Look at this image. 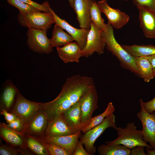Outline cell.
I'll return each mask as SVG.
<instances>
[{"mask_svg": "<svg viewBox=\"0 0 155 155\" xmlns=\"http://www.w3.org/2000/svg\"><path fill=\"white\" fill-rule=\"evenodd\" d=\"M94 85L90 77L77 74L67 78L58 96L51 101L42 102L40 110L45 113L48 121L51 120L78 102L83 92Z\"/></svg>", "mask_w": 155, "mask_h": 155, "instance_id": "1", "label": "cell"}, {"mask_svg": "<svg viewBox=\"0 0 155 155\" xmlns=\"http://www.w3.org/2000/svg\"><path fill=\"white\" fill-rule=\"evenodd\" d=\"M101 36L106 49L118 59L122 67L140 77L134 57L128 53L117 42L114 36L113 27L108 23L102 30Z\"/></svg>", "mask_w": 155, "mask_h": 155, "instance_id": "2", "label": "cell"}, {"mask_svg": "<svg viewBox=\"0 0 155 155\" xmlns=\"http://www.w3.org/2000/svg\"><path fill=\"white\" fill-rule=\"evenodd\" d=\"M134 123H128L124 128L116 127L118 135L115 140L105 142L106 144H121L131 149L138 146H142L151 149L150 145L146 143L143 139L142 130H138Z\"/></svg>", "mask_w": 155, "mask_h": 155, "instance_id": "3", "label": "cell"}, {"mask_svg": "<svg viewBox=\"0 0 155 155\" xmlns=\"http://www.w3.org/2000/svg\"><path fill=\"white\" fill-rule=\"evenodd\" d=\"M17 18L22 26L28 28L47 30L55 23V19L51 12L37 11L27 14L19 13Z\"/></svg>", "mask_w": 155, "mask_h": 155, "instance_id": "4", "label": "cell"}, {"mask_svg": "<svg viewBox=\"0 0 155 155\" xmlns=\"http://www.w3.org/2000/svg\"><path fill=\"white\" fill-rule=\"evenodd\" d=\"M98 96L95 85L87 89L82 95L78 102L81 110L83 129L88 125L92 114L98 108Z\"/></svg>", "mask_w": 155, "mask_h": 155, "instance_id": "5", "label": "cell"}, {"mask_svg": "<svg viewBox=\"0 0 155 155\" xmlns=\"http://www.w3.org/2000/svg\"><path fill=\"white\" fill-rule=\"evenodd\" d=\"M42 103L27 99L18 90L15 103L11 113L22 120L25 125L40 110Z\"/></svg>", "mask_w": 155, "mask_h": 155, "instance_id": "6", "label": "cell"}, {"mask_svg": "<svg viewBox=\"0 0 155 155\" xmlns=\"http://www.w3.org/2000/svg\"><path fill=\"white\" fill-rule=\"evenodd\" d=\"M47 30L28 28L26 32L27 43L33 51L40 54H48L53 51Z\"/></svg>", "mask_w": 155, "mask_h": 155, "instance_id": "7", "label": "cell"}, {"mask_svg": "<svg viewBox=\"0 0 155 155\" xmlns=\"http://www.w3.org/2000/svg\"><path fill=\"white\" fill-rule=\"evenodd\" d=\"M116 127L115 116L111 114L106 117L101 123L84 133L80 141L84 145L86 150L91 155H93L96 150L94 144L97 139L107 128L115 129Z\"/></svg>", "mask_w": 155, "mask_h": 155, "instance_id": "8", "label": "cell"}, {"mask_svg": "<svg viewBox=\"0 0 155 155\" xmlns=\"http://www.w3.org/2000/svg\"><path fill=\"white\" fill-rule=\"evenodd\" d=\"M142 98L139 100L141 109L137 114L142 125V130L144 142H149L151 149L155 150V111L149 113L143 105Z\"/></svg>", "mask_w": 155, "mask_h": 155, "instance_id": "9", "label": "cell"}, {"mask_svg": "<svg viewBox=\"0 0 155 155\" xmlns=\"http://www.w3.org/2000/svg\"><path fill=\"white\" fill-rule=\"evenodd\" d=\"M101 31L91 22L86 45L82 51V57H88L95 52L99 55L104 53L106 44L102 37Z\"/></svg>", "mask_w": 155, "mask_h": 155, "instance_id": "10", "label": "cell"}, {"mask_svg": "<svg viewBox=\"0 0 155 155\" xmlns=\"http://www.w3.org/2000/svg\"><path fill=\"white\" fill-rule=\"evenodd\" d=\"M97 4L102 13L106 17L108 22L113 27L117 29H120L128 22L129 16L119 9L111 7L106 0L99 1Z\"/></svg>", "mask_w": 155, "mask_h": 155, "instance_id": "11", "label": "cell"}, {"mask_svg": "<svg viewBox=\"0 0 155 155\" xmlns=\"http://www.w3.org/2000/svg\"><path fill=\"white\" fill-rule=\"evenodd\" d=\"M51 12L54 18L55 24L60 26L66 30L72 37L74 41L78 44L82 51L86 45L87 36L90 29L75 28L70 25L64 19L59 17L52 9Z\"/></svg>", "mask_w": 155, "mask_h": 155, "instance_id": "12", "label": "cell"}, {"mask_svg": "<svg viewBox=\"0 0 155 155\" xmlns=\"http://www.w3.org/2000/svg\"><path fill=\"white\" fill-rule=\"evenodd\" d=\"M81 131L71 135L57 136L38 135L34 137L38 140L57 144L70 152L73 155L76 146L79 141Z\"/></svg>", "mask_w": 155, "mask_h": 155, "instance_id": "13", "label": "cell"}, {"mask_svg": "<svg viewBox=\"0 0 155 155\" xmlns=\"http://www.w3.org/2000/svg\"><path fill=\"white\" fill-rule=\"evenodd\" d=\"M48 122L46 114L43 111L40 110L25 125L23 130L19 134L23 136L28 134L43 135Z\"/></svg>", "mask_w": 155, "mask_h": 155, "instance_id": "14", "label": "cell"}, {"mask_svg": "<svg viewBox=\"0 0 155 155\" xmlns=\"http://www.w3.org/2000/svg\"><path fill=\"white\" fill-rule=\"evenodd\" d=\"M140 27L146 38H155V11L139 6Z\"/></svg>", "mask_w": 155, "mask_h": 155, "instance_id": "15", "label": "cell"}, {"mask_svg": "<svg viewBox=\"0 0 155 155\" xmlns=\"http://www.w3.org/2000/svg\"><path fill=\"white\" fill-rule=\"evenodd\" d=\"M76 133L69 127L61 115L48 121L44 133L42 135L57 136L71 135Z\"/></svg>", "mask_w": 155, "mask_h": 155, "instance_id": "16", "label": "cell"}, {"mask_svg": "<svg viewBox=\"0 0 155 155\" xmlns=\"http://www.w3.org/2000/svg\"><path fill=\"white\" fill-rule=\"evenodd\" d=\"M93 0H74L73 9L81 28L90 29L91 23L90 11Z\"/></svg>", "mask_w": 155, "mask_h": 155, "instance_id": "17", "label": "cell"}, {"mask_svg": "<svg viewBox=\"0 0 155 155\" xmlns=\"http://www.w3.org/2000/svg\"><path fill=\"white\" fill-rule=\"evenodd\" d=\"M58 56L65 63H78L82 57V51L76 42H72L67 45L56 48Z\"/></svg>", "mask_w": 155, "mask_h": 155, "instance_id": "18", "label": "cell"}, {"mask_svg": "<svg viewBox=\"0 0 155 155\" xmlns=\"http://www.w3.org/2000/svg\"><path fill=\"white\" fill-rule=\"evenodd\" d=\"M65 120L73 130L77 132L83 128L81 112L78 102L74 104L61 114Z\"/></svg>", "mask_w": 155, "mask_h": 155, "instance_id": "19", "label": "cell"}, {"mask_svg": "<svg viewBox=\"0 0 155 155\" xmlns=\"http://www.w3.org/2000/svg\"><path fill=\"white\" fill-rule=\"evenodd\" d=\"M0 136L6 142L12 146L18 147L26 149L24 136H23L8 128L0 122Z\"/></svg>", "mask_w": 155, "mask_h": 155, "instance_id": "20", "label": "cell"}, {"mask_svg": "<svg viewBox=\"0 0 155 155\" xmlns=\"http://www.w3.org/2000/svg\"><path fill=\"white\" fill-rule=\"evenodd\" d=\"M50 40L53 48L64 46L73 42L74 40L69 34L65 32L61 27L55 24Z\"/></svg>", "mask_w": 155, "mask_h": 155, "instance_id": "21", "label": "cell"}, {"mask_svg": "<svg viewBox=\"0 0 155 155\" xmlns=\"http://www.w3.org/2000/svg\"><path fill=\"white\" fill-rule=\"evenodd\" d=\"M135 62L140 77L148 82L155 77L151 65L146 56L134 57Z\"/></svg>", "mask_w": 155, "mask_h": 155, "instance_id": "22", "label": "cell"}, {"mask_svg": "<svg viewBox=\"0 0 155 155\" xmlns=\"http://www.w3.org/2000/svg\"><path fill=\"white\" fill-rule=\"evenodd\" d=\"M121 45L125 50L134 57L155 55V46L152 44Z\"/></svg>", "mask_w": 155, "mask_h": 155, "instance_id": "23", "label": "cell"}, {"mask_svg": "<svg viewBox=\"0 0 155 155\" xmlns=\"http://www.w3.org/2000/svg\"><path fill=\"white\" fill-rule=\"evenodd\" d=\"M98 152L100 155H130L131 149L121 144H103L98 146Z\"/></svg>", "mask_w": 155, "mask_h": 155, "instance_id": "24", "label": "cell"}, {"mask_svg": "<svg viewBox=\"0 0 155 155\" xmlns=\"http://www.w3.org/2000/svg\"><path fill=\"white\" fill-rule=\"evenodd\" d=\"M26 148L38 155H49L46 148L42 143L34 136L29 134L24 135Z\"/></svg>", "mask_w": 155, "mask_h": 155, "instance_id": "25", "label": "cell"}, {"mask_svg": "<svg viewBox=\"0 0 155 155\" xmlns=\"http://www.w3.org/2000/svg\"><path fill=\"white\" fill-rule=\"evenodd\" d=\"M18 91V89L13 84L9 85L5 88L1 98V109H4L8 111L10 109Z\"/></svg>", "mask_w": 155, "mask_h": 155, "instance_id": "26", "label": "cell"}, {"mask_svg": "<svg viewBox=\"0 0 155 155\" xmlns=\"http://www.w3.org/2000/svg\"><path fill=\"white\" fill-rule=\"evenodd\" d=\"M115 111V108L113 103L109 102L105 111L100 114L92 117L88 125L82 129L81 131L84 133L93 129L101 123L106 117L113 114Z\"/></svg>", "mask_w": 155, "mask_h": 155, "instance_id": "27", "label": "cell"}, {"mask_svg": "<svg viewBox=\"0 0 155 155\" xmlns=\"http://www.w3.org/2000/svg\"><path fill=\"white\" fill-rule=\"evenodd\" d=\"M101 13L97 3L93 0L90 11V19L91 22L100 30L103 29L106 25L101 16Z\"/></svg>", "mask_w": 155, "mask_h": 155, "instance_id": "28", "label": "cell"}, {"mask_svg": "<svg viewBox=\"0 0 155 155\" xmlns=\"http://www.w3.org/2000/svg\"><path fill=\"white\" fill-rule=\"evenodd\" d=\"M9 4L16 7L19 13L27 14L37 11H41L32 6L25 3L20 0H6Z\"/></svg>", "mask_w": 155, "mask_h": 155, "instance_id": "29", "label": "cell"}, {"mask_svg": "<svg viewBox=\"0 0 155 155\" xmlns=\"http://www.w3.org/2000/svg\"><path fill=\"white\" fill-rule=\"evenodd\" d=\"M40 141L45 147L50 155H72L69 151L57 144Z\"/></svg>", "mask_w": 155, "mask_h": 155, "instance_id": "30", "label": "cell"}, {"mask_svg": "<svg viewBox=\"0 0 155 155\" xmlns=\"http://www.w3.org/2000/svg\"><path fill=\"white\" fill-rule=\"evenodd\" d=\"M20 0L43 12H50L52 9L50 7L49 3L46 1L42 4H40L32 0Z\"/></svg>", "mask_w": 155, "mask_h": 155, "instance_id": "31", "label": "cell"}, {"mask_svg": "<svg viewBox=\"0 0 155 155\" xmlns=\"http://www.w3.org/2000/svg\"><path fill=\"white\" fill-rule=\"evenodd\" d=\"M3 124L7 127L19 133L23 129L25 124L23 122L18 118L12 122L6 124L2 123Z\"/></svg>", "mask_w": 155, "mask_h": 155, "instance_id": "32", "label": "cell"}, {"mask_svg": "<svg viewBox=\"0 0 155 155\" xmlns=\"http://www.w3.org/2000/svg\"><path fill=\"white\" fill-rule=\"evenodd\" d=\"M137 7H142L155 11V0H132Z\"/></svg>", "mask_w": 155, "mask_h": 155, "instance_id": "33", "label": "cell"}, {"mask_svg": "<svg viewBox=\"0 0 155 155\" xmlns=\"http://www.w3.org/2000/svg\"><path fill=\"white\" fill-rule=\"evenodd\" d=\"M21 151L1 143L0 146V155H18Z\"/></svg>", "mask_w": 155, "mask_h": 155, "instance_id": "34", "label": "cell"}, {"mask_svg": "<svg viewBox=\"0 0 155 155\" xmlns=\"http://www.w3.org/2000/svg\"><path fill=\"white\" fill-rule=\"evenodd\" d=\"M142 102L143 106L146 110L149 113H151L155 111V96L151 100L146 102L143 101Z\"/></svg>", "mask_w": 155, "mask_h": 155, "instance_id": "35", "label": "cell"}, {"mask_svg": "<svg viewBox=\"0 0 155 155\" xmlns=\"http://www.w3.org/2000/svg\"><path fill=\"white\" fill-rule=\"evenodd\" d=\"M0 114L4 116L5 119L7 123H9L16 119L18 117L14 114L4 109H1Z\"/></svg>", "mask_w": 155, "mask_h": 155, "instance_id": "36", "label": "cell"}, {"mask_svg": "<svg viewBox=\"0 0 155 155\" xmlns=\"http://www.w3.org/2000/svg\"><path fill=\"white\" fill-rule=\"evenodd\" d=\"M83 145L80 141H78L73 155H91L84 149Z\"/></svg>", "mask_w": 155, "mask_h": 155, "instance_id": "37", "label": "cell"}, {"mask_svg": "<svg viewBox=\"0 0 155 155\" xmlns=\"http://www.w3.org/2000/svg\"><path fill=\"white\" fill-rule=\"evenodd\" d=\"M145 147L138 146L131 149V155H147L144 152Z\"/></svg>", "mask_w": 155, "mask_h": 155, "instance_id": "38", "label": "cell"}, {"mask_svg": "<svg viewBox=\"0 0 155 155\" xmlns=\"http://www.w3.org/2000/svg\"><path fill=\"white\" fill-rule=\"evenodd\" d=\"M150 62L155 76V55L146 56Z\"/></svg>", "mask_w": 155, "mask_h": 155, "instance_id": "39", "label": "cell"}, {"mask_svg": "<svg viewBox=\"0 0 155 155\" xmlns=\"http://www.w3.org/2000/svg\"><path fill=\"white\" fill-rule=\"evenodd\" d=\"M147 154L148 155H155V150H153L147 148H146Z\"/></svg>", "mask_w": 155, "mask_h": 155, "instance_id": "40", "label": "cell"}, {"mask_svg": "<svg viewBox=\"0 0 155 155\" xmlns=\"http://www.w3.org/2000/svg\"><path fill=\"white\" fill-rule=\"evenodd\" d=\"M70 6L73 9V5H74V0H68Z\"/></svg>", "mask_w": 155, "mask_h": 155, "instance_id": "41", "label": "cell"}, {"mask_svg": "<svg viewBox=\"0 0 155 155\" xmlns=\"http://www.w3.org/2000/svg\"><path fill=\"white\" fill-rule=\"evenodd\" d=\"M124 1H128V0H123Z\"/></svg>", "mask_w": 155, "mask_h": 155, "instance_id": "42", "label": "cell"}]
</instances>
